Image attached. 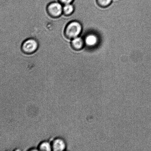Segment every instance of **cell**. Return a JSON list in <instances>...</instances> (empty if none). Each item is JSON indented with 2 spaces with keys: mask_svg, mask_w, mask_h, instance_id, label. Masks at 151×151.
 I'll use <instances>...</instances> for the list:
<instances>
[{
  "mask_svg": "<svg viewBox=\"0 0 151 151\" xmlns=\"http://www.w3.org/2000/svg\"><path fill=\"white\" fill-rule=\"evenodd\" d=\"M60 2L65 4H70L73 0H60Z\"/></svg>",
  "mask_w": 151,
  "mask_h": 151,
  "instance_id": "obj_10",
  "label": "cell"
},
{
  "mask_svg": "<svg viewBox=\"0 0 151 151\" xmlns=\"http://www.w3.org/2000/svg\"><path fill=\"white\" fill-rule=\"evenodd\" d=\"M84 44L85 43L84 40L78 37L74 38L72 42V47L76 50H79L82 49Z\"/></svg>",
  "mask_w": 151,
  "mask_h": 151,
  "instance_id": "obj_7",
  "label": "cell"
},
{
  "mask_svg": "<svg viewBox=\"0 0 151 151\" xmlns=\"http://www.w3.org/2000/svg\"><path fill=\"white\" fill-rule=\"evenodd\" d=\"M82 29V26L79 22H72L66 27L65 34L68 38L74 39L80 35Z\"/></svg>",
  "mask_w": 151,
  "mask_h": 151,
  "instance_id": "obj_1",
  "label": "cell"
},
{
  "mask_svg": "<svg viewBox=\"0 0 151 151\" xmlns=\"http://www.w3.org/2000/svg\"><path fill=\"white\" fill-rule=\"evenodd\" d=\"M63 10L64 14L69 15L73 12L74 10L73 6L70 4H65L63 7Z\"/></svg>",
  "mask_w": 151,
  "mask_h": 151,
  "instance_id": "obj_9",
  "label": "cell"
},
{
  "mask_svg": "<svg viewBox=\"0 0 151 151\" xmlns=\"http://www.w3.org/2000/svg\"><path fill=\"white\" fill-rule=\"evenodd\" d=\"M48 12L50 15L57 17L60 16L63 12V9L61 4L58 3H52L48 6Z\"/></svg>",
  "mask_w": 151,
  "mask_h": 151,
  "instance_id": "obj_3",
  "label": "cell"
},
{
  "mask_svg": "<svg viewBox=\"0 0 151 151\" xmlns=\"http://www.w3.org/2000/svg\"><path fill=\"white\" fill-rule=\"evenodd\" d=\"M84 41L85 44L87 46L93 47L97 45L99 41V39L97 35L94 34L92 33L87 35Z\"/></svg>",
  "mask_w": 151,
  "mask_h": 151,
  "instance_id": "obj_5",
  "label": "cell"
},
{
  "mask_svg": "<svg viewBox=\"0 0 151 151\" xmlns=\"http://www.w3.org/2000/svg\"><path fill=\"white\" fill-rule=\"evenodd\" d=\"M112 0H96V2L99 7L106 8L111 4Z\"/></svg>",
  "mask_w": 151,
  "mask_h": 151,
  "instance_id": "obj_8",
  "label": "cell"
},
{
  "mask_svg": "<svg viewBox=\"0 0 151 151\" xmlns=\"http://www.w3.org/2000/svg\"><path fill=\"white\" fill-rule=\"evenodd\" d=\"M37 47V43L35 40L29 39L24 43L22 45V49L24 52L30 54L35 51Z\"/></svg>",
  "mask_w": 151,
  "mask_h": 151,
  "instance_id": "obj_4",
  "label": "cell"
},
{
  "mask_svg": "<svg viewBox=\"0 0 151 151\" xmlns=\"http://www.w3.org/2000/svg\"><path fill=\"white\" fill-rule=\"evenodd\" d=\"M52 151H63L67 149V143L61 137H57L51 142Z\"/></svg>",
  "mask_w": 151,
  "mask_h": 151,
  "instance_id": "obj_2",
  "label": "cell"
},
{
  "mask_svg": "<svg viewBox=\"0 0 151 151\" xmlns=\"http://www.w3.org/2000/svg\"><path fill=\"white\" fill-rule=\"evenodd\" d=\"M38 150L42 151H52L51 142L43 140L39 143L37 146Z\"/></svg>",
  "mask_w": 151,
  "mask_h": 151,
  "instance_id": "obj_6",
  "label": "cell"
}]
</instances>
